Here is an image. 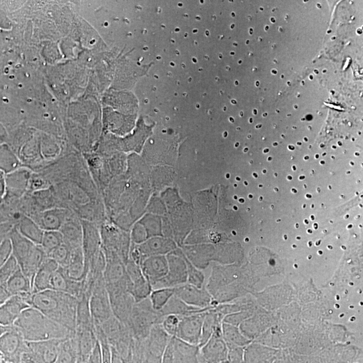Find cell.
<instances>
[{
	"instance_id": "1",
	"label": "cell",
	"mask_w": 363,
	"mask_h": 363,
	"mask_svg": "<svg viewBox=\"0 0 363 363\" xmlns=\"http://www.w3.org/2000/svg\"><path fill=\"white\" fill-rule=\"evenodd\" d=\"M45 334L34 310L10 300H0V342L11 349Z\"/></svg>"
},
{
	"instance_id": "4",
	"label": "cell",
	"mask_w": 363,
	"mask_h": 363,
	"mask_svg": "<svg viewBox=\"0 0 363 363\" xmlns=\"http://www.w3.org/2000/svg\"><path fill=\"white\" fill-rule=\"evenodd\" d=\"M10 355H11V347L0 342V363H11Z\"/></svg>"
},
{
	"instance_id": "2",
	"label": "cell",
	"mask_w": 363,
	"mask_h": 363,
	"mask_svg": "<svg viewBox=\"0 0 363 363\" xmlns=\"http://www.w3.org/2000/svg\"><path fill=\"white\" fill-rule=\"evenodd\" d=\"M65 342L50 334H40L11 349V363H60Z\"/></svg>"
},
{
	"instance_id": "3",
	"label": "cell",
	"mask_w": 363,
	"mask_h": 363,
	"mask_svg": "<svg viewBox=\"0 0 363 363\" xmlns=\"http://www.w3.org/2000/svg\"><path fill=\"white\" fill-rule=\"evenodd\" d=\"M60 363H97L79 345L65 343Z\"/></svg>"
}]
</instances>
